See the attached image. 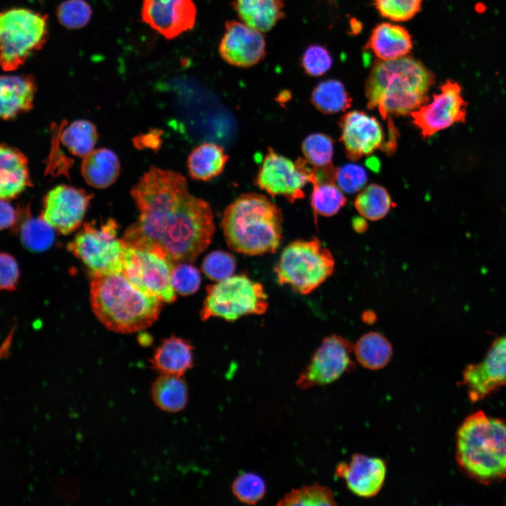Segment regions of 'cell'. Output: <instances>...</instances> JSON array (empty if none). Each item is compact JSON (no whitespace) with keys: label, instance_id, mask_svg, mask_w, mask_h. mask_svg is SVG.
I'll return each instance as SVG.
<instances>
[{"label":"cell","instance_id":"33","mask_svg":"<svg viewBox=\"0 0 506 506\" xmlns=\"http://www.w3.org/2000/svg\"><path fill=\"white\" fill-rule=\"evenodd\" d=\"M313 186L311 205L314 214L330 216L345 205L346 199L335 182H320Z\"/></svg>","mask_w":506,"mask_h":506},{"label":"cell","instance_id":"39","mask_svg":"<svg viewBox=\"0 0 506 506\" xmlns=\"http://www.w3.org/2000/svg\"><path fill=\"white\" fill-rule=\"evenodd\" d=\"M202 268L210 279L221 281L232 275L235 269V261L229 253L216 250L205 257Z\"/></svg>","mask_w":506,"mask_h":506},{"label":"cell","instance_id":"14","mask_svg":"<svg viewBox=\"0 0 506 506\" xmlns=\"http://www.w3.org/2000/svg\"><path fill=\"white\" fill-rule=\"evenodd\" d=\"M461 384L467 388L472 402L506 386V334L493 341L481 362L465 368Z\"/></svg>","mask_w":506,"mask_h":506},{"label":"cell","instance_id":"42","mask_svg":"<svg viewBox=\"0 0 506 506\" xmlns=\"http://www.w3.org/2000/svg\"><path fill=\"white\" fill-rule=\"evenodd\" d=\"M65 125V122H63L60 126L56 125L54 129L52 128V143L46 163V174L53 176L61 174L68 176V170L72 164V160L65 156L60 148V135Z\"/></svg>","mask_w":506,"mask_h":506},{"label":"cell","instance_id":"12","mask_svg":"<svg viewBox=\"0 0 506 506\" xmlns=\"http://www.w3.org/2000/svg\"><path fill=\"white\" fill-rule=\"evenodd\" d=\"M461 92L458 83L448 80L441 86L440 92L433 96L430 103L410 113L413 123L424 138H429L454 124L465 122L467 103Z\"/></svg>","mask_w":506,"mask_h":506},{"label":"cell","instance_id":"29","mask_svg":"<svg viewBox=\"0 0 506 506\" xmlns=\"http://www.w3.org/2000/svg\"><path fill=\"white\" fill-rule=\"evenodd\" d=\"M311 102L320 112L332 114L349 108L351 99L342 82L337 79H327L314 88Z\"/></svg>","mask_w":506,"mask_h":506},{"label":"cell","instance_id":"44","mask_svg":"<svg viewBox=\"0 0 506 506\" xmlns=\"http://www.w3.org/2000/svg\"><path fill=\"white\" fill-rule=\"evenodd\" d=\"M1 288L6 290L15 289L19 278L18 264L11 255L2 252L0 257Z\"/></svg>","mask_w":506,"mask_h":506},{"label":"cell","instance_id":"11","mask_svg":"<svg viewBox=\"0 0 506 506\" xmlns=\"http://www.w3.org/2000/svg\"><path fill=\"white\" fill-rule=\"evenodd\" d=\"M353 344L344 337H326L311 357L309 363L299 374L297 386L302 389L325 386L353 371L356 364L351 358Z\"/></svg>","mask_w":506,"mask_h":506},{"label":"cell","instance_id":"16","mask_svg":"<svg viewBox=\"0 0 506 506\" xmlns=\"http://www.w3.org/2000/svg\"><path fill=\"white\" fill-rule=\"evenodd\" d=\"M142 20L168 40L193 28L197 8L193 0H143Z\"/></svg>","mask_w":506,"mask_h":506},{"label":"cell","instance_id":"24","mask_svg":"<svg viewBox=\"0 0 506 506\" xmlns=\"http://www.w3.org/2000/svg\"><path fill=\"white\" fill-rule=\"evenodd\" d=\"M285 0H233L240 21L262 33L270 31L284 17Z\"/></svg>","mask_w":506,"mask_h":506},{"label":"cell","instance_id":"8","mask_svg":"<svg viewBox=\"0 0 506 506\" xmlns=\"http://www.w3.org/2000/svg\"><path fill=\"white\" fill-rule=\"evenodd\" d=\"M262 285L245 275L231 276L207 288L201 311L203 320L219 317L234 320L249 314H262L268 309Z\"/></svg>","mask_w":506,"mask_h":506},{"label":"cell","instance_id":"27","mask_svg":"<svg viewBox=\"0 0 506 506\" xmlns=\"http://www.w3.org/2000/svg\"><path fill=\"white\" fill-rule=\"evenodd\" d=\"M151 396L160 410L175 413L186 406L188 387L182 376L161 374L152 384Z\"/></svg>","mask_w":506,"mask_h":506},{"label":"cell","instance_id":"35","mask_svg":"<svg viewBox=\"0 0 506 506\" xmlns=\"http://www.w3.org/2000/svg\"><path fill=\"white\" fill-rule=\"evenodd\" d=\"M301 148L305 159L315 168L333 167V142L328 136L323 134L309 135L304 140Z\"/></svg>","mask_w":506,"mask_h":506},{"label":"cell","instance_id":"5","mask_svg":"<svg viewBox=\"0 0 506 506\" xmlns=\"http://www.w3.org/2000/svg\"><path fill=\"white\" fill-rule=\"evenodd\" d=\"M456 459L469 476L484 484L506 477V423L476 411L456 436Z\"/></svg>","mask_w":506,"mask_h":506},{"label":"cell","instance_id":"26","mask_svg":"<svg viewBox=\"0 0 506 506\" xmlns=\"http://www.w3.org/2000/svg\"><path fill=\"white\" fill-rule=\"evenodd\" d=\"M81 169L82 174L89 185L96 188H105L117 180L120 164L114 152L107 148H98L84 157Z\"/></svg>","mask_w":506,"mask_h":506},{"label":"cell","instance_id":"20","mask_svg":"<svg viewBox=\"0 0 506 506\" xmlns=\"http://www.w3.org/2000/svg\"><path fill=\"white\" fill-rule=\"evenodd\" d=\"M37 91L36 82L31 74L2 75L0 79V116L10 120L33 107Z\"/></svg>","mask_w":506,"mask_h":506},{"label":"cell","instance_id":"18","mask_svg":"<svg viewBox=\"0 0 506 506\" xmlns=\"http://www.w3.org/2000/svg\"><path fill=\"white\" fill-rule=\"evenodd\" d=\"M387 474L386 461L361 453L352 455L349 462H341L335 475L344 481L347 488L363 498L376 496L382 490Z\"/></svg>","mask_w":506,"mask_h":506},{"label":"cell","instance_id":"30","mask_svg":"<svg viewBox=\"0 0 506 506\" xmlns=\"http://www.w3.org/2000/svg\"><path fill=\"white\" fill-rule=\"evenodd\" d=\"M64 127L60 135V142L72 155L84 157L93 150L98 133L93 123L78 119Z\"/></svg>","mask_w":506,"mask_h":506},{"label":"cell","instance_id":"25","mask_svg":"<svg viewBox=\"0 0 506 506\" xmlns=\"http://www.w3.org/2000/svg\"><path fill=\"white\" fill-rule=\"evenodd\" d=\"M228 160V155L221 146L210 142L201 143L188 156L189 176L197 181H210L223 172Z\"/></svg>","mask_w":506,"mask_h":506},{"label":"cell","instance_id":"40","mask_svg":"<svg viewBox=\"0 0 506 506\" xmlns=\"http://www.w3.org/2000/svg\"><path fill=\"white\" fill-rule=\"evenodd\" d=\"M171 285L174 291L182 295L195 292L201 282L198 270L187 262L174 265L171 275Z\"/></svg>","mask_w":506,"mask_h":506},{"label":"cell","instance_id":"6","mask_svg":"<svg viewBox=\"0 0 506 506\" xmlns=\"http://www.w3.org/2000/svg\"><path fill=\"white\" fill-rule=\"evenodd\" d=\"M334 270L332 253L316 238L289 244L275 268L278 283L287 285L301 294L315 290L332 275Z\"/></svg>","mask_w":506,"mask_h":506},{"label":"cell","instance_id":"4","mask_svg":"<svg viewBox=\"0 0 506 506\" xmlns=\"http://www.w3.org/2000/svg\"><path fill=\"white\" fill-rule=\"evenodd\" d=\"M283 214L265 195L245 193L225 209L221 227L228 246L249 255L274 252L282 238Z\"/></svg>","mask_w":506,"mask_h":506},{"label":"cell","instance_id":"41","mask_svg":"<svg viewBox=\"0 0 506 506\" xmlns=\"http://www.w3.org/2000/svg\"><path fill=\"white\" fill-rule=\"evenodd\" d=\"M301 63L306 73L311 76H320L331 68L332 59L326 48L311 45L305 50Z\"/></svg>","mask_w":506,"mask_h":506},{"label":"cell","instance_id":"7","mask_svg":"<svg viewBox=\"0 0 506 506\" xmlns=\"http://www.w3.org/2000/svg\"><path fill=\"white\" fill-rule=\"evenodd\" d=\"M48 16L26 8H11L0 15V62L3 70L14 71L44 46Z\"/></svg>","mask_w":506,"mask_h":506},{"label":"cell","instance_id":"9","mask_svg":"<svg viewBox=\"0 0 506 506\" xmlns=\"http://www.w3.org/2000/svg\"><path fill=\"white\" fill-rule=\"evenodd\" d=\"M117 227L114 219H108L99 227L86 223L67 245V249L93 274L120 273L125 244L122 239L117 238Z\"/></svg>","mask_w":506,"mask_h":506},{"label":"cell","instance_id":"28","mask_svg":"<svg viewBox=\"0 0 506 506\" xmlns=\"http://www.w3.org/2000/svg\"><path fill=\"white\" fill-rule=\"evenodd\" d=\"M356 361L363 368L377 370L386 367L393 356V347L382 334L370 332L361 336L353 344Z\"/></svg>","mask_w":506,"mask_h":506},{"label":"cell","instance_id":"17","mask_svg":"<svg viewBox=\"0 0 506 506\" xmlns=\"http://www.w3.org/2000/svg\"><path fill=\"white\" fill-rule=\"evenodd\" d=\"M219 53L231 65L251 67L265 58L266 39L262 32L242 21L228 20L219 42Z\"/></svg>","mask_w":506,"mask_h":506},{"label":"cell","instance_id":"43","mask_svg":"<svg viewBox=\"0 0 506 506\" xmlns=\"http://www.w3.org/2000/svg\"><path fill=\"white\" fill-rule=\"evenodd\" d=\"M365 169L356 164H345L336 169L335 181L344 192L353 193L361 190L367 182Z\"/></svg>","mask_w":506,"mask_h":506},{"label":"cell","instance_id":"2","mask_svg":"<svg viewBox=\"0 0 506 506\" xmlns=\"http://www.w3.org/2000/svg\"><path fill=\"white\" fill-rule=\"evenodd\" d=\"M434 74L418 60L406 56L375 63L367 77L365 94L369 109L377 108L387 119L389 135L398 136L391 116L405 115L428 100Z\"/></svg>","mask_w":506,"mask_h":506},{"label":"cell","instance_id":"10","mask_svg":"<svg viewBox=\"0 0 506 506\" xmlns=\"http://www.w3.org/2000/svg\"><path fill=\"white\" fill-rule=\"evenodd\" d=\"M174 264L147 249L125 245L122 273L136 287L164 302H173L176 292L171 285Z\"/></svg>","mask_w":506,"mask_h":506},{"label":"cell","instance_id":"36","mask_svg":"<svg viewBox=\"0 0 506 506\" xmlns=\"http://www.w3.org/2000/svg\"><path fill=\"white\" fill-rule=\"evenodd\" d=\"M231 491L240 502L254 505L264 497L266 486L264 480L259 475L252 472H244L234 479Z\"/></svg>","mask_w":506,"mask_h":506},{"label":"cell","instance_id":"22","mask_svg":"<svg viewBox=\"0 0 506 506\" xmlns=\"http://www.w3.org/2000/svg\"><path fill=\"white\" fill-rule=\"evenodd\" d=\"M0 196L3 200L16 197L31 186L26 156L17 148L6 144L0 147Z\"/></svg>","mask_w":506,"mask_h":506},{"label":"cell","instance_id":"34","mask_svg":"<svg viewBox=\"0 0 506 506\" xmlns=\"http://www.w3.org/2000/svg\"><path fill=\"white\" fill-rule=\"evenodd\" d=\"M53 228L41 217H31L29 209L21 225L20 238L24 245L33 252L48 248L54 240Z\"/></svg>","mask_w":506,"mask_h":506},{"label":"cell","instance_id":"13","mask_svg":"<svg viewBox=\"0 0 506 506\" xmlns=\"http://www.w3.org/2000/svg\"><path fill=\"white\" fill-rule=\"evenodd\" d=\"M309 179L296 162L268 148L254 179L255 185L271 197L282 195L289 202L304 197Z\"/></svg>","mask_w":506,"mask_h":506},{"label":"cell","instance_id":"21","mask_svg":"<svg viewBox=\"0 0 506 506\" xmlns=\"http://www.w3.org/2000/svg\"><path fill=\"white\" fill-rule=\"evenodd\" d=\"M413 48V40L403 26L390 22L377 25L372 31L365 48L370 50L380 60L405 57Z\"/></svg>","mask_w":506,"mask_h":506},{"label":"cell","instance_id":"31","mask_svg":"<svg viewBox=\"0 0 506 506\" xmlns=\"http://www.w3.org/2000/svg\"><path fill=\"white\" fill-rule=\"evenodd\" d=\"M354 206L364 219L377 221L388 214L392 207V201L384 187L371 184L357 195Z\"/></svg>","mask_w":506,"mask_h":506},{"label":"cell","instance_id":"15","mask_svg":"<svg viewBox=\"0 0 506 506\" xmlns=\"http://www.w3.org/2000/svg\"><path fill=\"white\" fill-rule=\"evenodd\" d=\"M91 198L83 189L59 185L45 195L41 217L60 233L69 234L81 225Z\"/></svg>","mask_w":506,"mask_h":506},{"label":"cell","instance_id":"38","mask_svg":"<svg viewBox=\"0 0 506 506\" xmlns=\"http://www.w3.org/2000/svg\"><path fill=\"white\" fill-rule=\"evenodd\" d=\"M422 0H374L378 13L394 22L407 21L421 9Z\"/></svg>","mask_w":506,"mask_h":506},{"label":"cell","instance_id":"37","mask_svg":"<svg viewBox=\"0 0 506 506\" xmlns=\"http://www.w3.org/2000/svg\"><path fill=\"white\" fill-rule=\"evenodd\" d=\"M92 15L91 6L84 0H65L56 9L59 22L72 30L86 26Z\"/></svg>","mask_w":506,"mask_h":506},{"label":"cell","instance_id":"1","mask_svg":"<svg viewBox=\"0 0 506 506\" xmlns=\"http://www.w3.org/2000/svg\"><path fill=\"white\" fill-rule=\"evenodd\" d=\"M131 195L139 217L125 231V245L151 250L174 265L194 261L209 246L215 230L212 208L190 192L182 174L152 167Z\"/></svg>","mask_w":506,"mask_h":506},{"label":"cell","instance_id":"23","mask_svg":"<svg viewBox=\"0 0 506 506\" xmlns=\"http://www.w3.org/2000/svg\"><path fill=\"white\" fill-rule=\"evenodd\" d=\"M193 346L186 340L172 336L161 343L150 362L160 374L183 376L193 365Z\"/></svg>","mask_w":506,"mask_h":506},{"label":"cell","instance_id":"45","mask_svg":"<svg viewBox=\"0 0 506 506\" xmlns=\"http://www.w3.org/2000/svg\"><path fill=\"white\" fill-rule=\"evenodd\" d=\"M1 210V229H6L14 226L18 219V213L14 207L7 201L1 199L0 203Z\"/></svg>","mask_w":506,"mask_h":506},{"label":"cell","instance_id":"32","mask_svg":"<svg viewBox=\"0 0 506 506\" xmlns=\"http://www.w3.org/2000/svg\"><path fill=\"white\" fill-rule=\"evenodd\" d=\"M337 505V502L331 488L318 483L293 488L277 503V505L281 506H335Z\"/></svg>","mask_w":506,"mask_h":506},{"label":"cell","instance_id":"3","mask_svg":"<svg viewBox=\"0 0 506 506\" xmlns=\"http://www.w3.org/2000/svg\"><path fill=\"white\" fill-rule=\"evenodd\" d=\"M90 297L97 318L109 330L120 333L150 327L162 306V300L138 290L122 272L93 274Z\"/></svg>","mask_w":506,"mask_h":506},{"label":"cell","instance_id":"19","mask_svg":"<svg viewBox=\"0 0 506 506\" xmlns=\"http://www.w3.org/2000/svg\"><path fill=\"white\" fill-rule=\"evenodd\" d=\"M342 141L348 157L357 160L382 145L383 130L377 119L362 111H351L340 121Z\"/></svg>","mask_w":506,"mask_h":506}]
</instances>
